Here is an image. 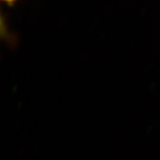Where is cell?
<instances>
[{
  "mask_svg": "<svg viewBox=\"0 0 160 160\" xmlns=\"http://www.w3.org/2000/svg\"><path fill=\"white\" fill-rule=\"evenodd\" d=\"M0 40L8 42L9 43H12L13 41V36L8 28L5 18L1 11H0Z\"/></svg>",
  "mask_w": 160,
  "mask_h": 160,
  "instance_id": "cell-1",
  "label": "cell"
},
{
  "mask_svg": "<svg viewBox=\"0 0 160 160\" xmlns=\"http://www.w3.org/2000/svg\"><path fill=\"white\" fill-rule=\"evenodd\" d=\"M0 1L4 2L5 3H8V5H13V4L15 2H17V0H0Z\"/></svg>",
  "mask_w": 160,
  "mask_h": 160,
  "instance_id": "cell-2",
  "label": "cell"
}]
</instances>
